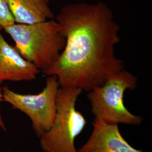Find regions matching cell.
<instances>
[{
	"mask_svg": "<svg viewBox=\"0 0 152 152\" xmlns=\"http://www.w3.org/2000/svg\"><path fill=\"white\" fill-rule=\"evenodd\" d=\"M82 92L77 88H59L54 122L39 138L44 152H78L75 140L87 124L83 115L76 108L77 99Z\"/></svg>",
	"mask_w": 152,
	"mask_h": 152,
	"instance_id": "obj_4",
	"label": "cell"
},
{
	"mask_svg": "<svg viewBox=\"0 0 152 152\" xmlns=\"http://www.w3.org/2000/svg\"><path fill=\"white\" fill-rule=\"evenodd\" d=\"M41 71L24 59L0 32V85L5 81H30Z\"/></svg>",
	"mask_w": 152,
	"mask_h": 152,
	"instance_id": "obj_7",
	"label": "cell"
},
{
	"mask_svg": "<svg viewBox=\"0 0 152 152\" xmlns=\"http://www.w3.org/2000/svg\"><path fill=\"white\" fill-rule=\"evenodd\" d=\"M93 130L87 141L78 149V152H143L126 141L118 125L107 124L94 119Z\"/></svg>",
	"mask_w": 152,
	"mask_h": 152,
	"instance_id": "obj_6",
	"label": "cell"
},
{
	"mask_svg": "<svg viewBox=\"0 0 152 152\" xmlns=\"http://www.w3.org/2000/svg\"><path fill=\"white\" fill-rule=\"evenodd\" d=\"M22 56L42 73L58 58L65 38L55 19L32 24L15 23L4 29Z\"/></svg>",
	"mask_w": 152,
	"mask_h": 152,
	"instance_id": "obj_2",
	"label": "cell"
},
{
	"mask_svg": "<svg viewBox=\"0 0 152 152\" xmlns=\"http://www.w3.org/2000/svg\"><path fill=\"white\" fill-rule=\"evenodd\" d=\"M7 0H0V30L15 24Z\"/></svg>",
	"mask_w": 152,
	"mask_h": 152,
	"instance_id": "obj_9",
	"label": "cell"
},
{
	"mask_svg": "<svg viewBox=\"0 0 152 152\" xmlns=\"http://www.w3.org/2000/svg\"><path fill=\"white\" fill-rule=\"evenodd\" d=\"M65 46L45 75L56 76L60 87L90 91L109 76L125 69L115 53L120 27L105 2L63 6L55 16Z\"/></svg>",
	"mask_w": 152,
	"mask_h": 152,
	"instance_id": "obj_1",
	"label": "cell"
},
{
	"mask_svg": "<svg viewBox=\"0 0 152 152\" xmlns=\"http://www.w3.org/2000/svg\"><path fill=\"white\" fill-rule=\"evenodd\" d=\"M15 23L32 24L55 19L50 0H7Z\"/></svg>",
	"mask_w": 152,
	"mask_h": 152,
	"instance_id": "obj_8",
	"label": "cell"
},
{
	"mask_svg": "<svg viewBox=\"0 0 152 152\" xmlns=\"http://www.w3.org/2000/svg\"><path fill=\"white\" fill-rule=\"evenodd\" d=\"M2 101H3V90H2V87H0V128L2 130L6 131L7 129L2 119V115H1V104Z\"/></svg>",
	"mask_w": 152,
	"mask_h": 152,
	"instance_id": "obj_10",
	"label": "cell"
},
{
	"mask_svg": "<svg viewBox=\"0 0 152 152\" xmlns=\"http://www.w3.org/2000/svg\"><path fill=\"white\" fill-rule=\"evenodd\" d=\"M151 1H152V0H151Z\"/></svg>",
	"mask_w": 152,
	"mask_h": 152,
	"instance_id": "obj_11",
	"label": "cell"
},
{
	"mask_svg": "<svg viewBox=\"0 0 152 152\" xmlns=\"http://www.w3.org/2000/svg\"><path fill=\"white\" fill-rule=\"evenodd\" d=\"M60 87L56 76H49L42 91L37 94H22L7 86L2 87L3 101L26 114L33 130L39 138L53 125L56 113V99Z\"/></svg>",
	"mask_w": 152,
	"mask_h": 152,
	"instance_id": "obj_5",
	"label": "cell"
},
{
	"mask_svg": "<svg viewBox=\"0 0 152 152\" xmlns=\"http://www.w3.org/2000/svg\"><path fill=\"white\" fill-rule=\"evenodd\" d=\"M137 83L136 76L124 69L88 91L87 98L94 119L110 125H140L142 117L131 113L124 104L125 92L136 89Z\"/></svg>",
	"mask_w": 152,
	"mask_h": 152,
	"instance_id": "obj_3",
	"label": "cell"
}]
</instances>
